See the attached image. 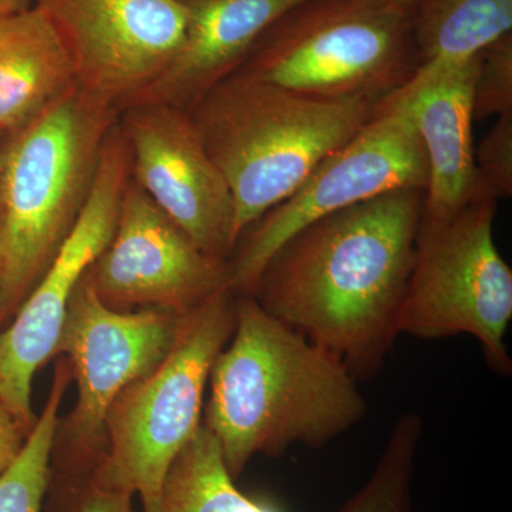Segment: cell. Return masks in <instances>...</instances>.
Wrapping results in <instances>:
<instances>
[{"label":"cell","instance_id":"obj_1","mask_svg":"<svg viewBox=\"0 0 512 512\" xmlns=\"http://www.w3.org/2000/svg\"><path fill=\"white\" fill-rule=\"evenodd\" d=\"M424 190L387 192L305 225L268 259L248 295L269 315L372 379L400 333Z\"/></svg>","mask_w":512,"mask_h":512},{"label":"cell","instance_id":"obj_2","mask_svg":"<svg viewBox=\"0 0 512 512\" xmlns=\"http://www.w3.org/2000/svg\"><path fill=\"white\" fill-rule=\"evenodd\" d=\"M202 419L237 480L255 456L295 446L323 448L367 416L365 396L346 366L237 295L229 346L212 366Z\"/></svg>","mask_w":512,"mask_h":512},{"label":"cell","instance_id":"obj_3","mask_svg":"<svg viewBox=\"0 0 512 512\" xmlns=\"http://www.w3.org/2000/svg\"><path fill=\"white\" fill-rule=\"evenodd\" d=\"M379 104L325 99L231 74L187 110L231 192L237 242L359 133Z\"/></svg>","mask_w":512,"mask_h":512},{"label":"cell","instance_id":"obj_4","mask_svg":"<svg viewBox=\"0 0 512 512\" xmlns=\"http://www.w3.org/2000/svg\"><path fill=\"white\" fill-rule=\"evenodd\" d=\"M119 111L77 84L0 153L3 264L0 328L52 264L92 191Z\"/></svg>","mask_w":512,"mask_h":512},{"label":"cell","instance_id":"obj_5","mask_svg":"<svg viewBox=\"0 0 512 512\" xmlns=\"http://www.w3.org/2000/svg\"><path fill=\"white\" fill-rule=\"evenodd\" d=\"M413 0H305L259 39L241 76L325 99L380 103L419 69Z\"/></svg>","mask_w":512,"mask_h":512},{"label":"cell","instance_id":"obj_6","mask_svg":"<svg viewBox=\"0 0 512 512\" xmlns=\"http://www.w3.org/2000/svg\"><path fill=\"white\" fill-rule=\"evenodd\" d=\"M237 293L225 289L181 320L168 355L131 383L106 417V453L93 476L101 484L156 503L168 468L202 424L215 360L235 328Z\"/></svg>","mask_w":512,"mask_h":512},{"label":"cell","instance_id":"obj_7","mask_svg":"<svg viewBox=\"0 0 512 512\" xmlns=\"http://www.w3.org/2000/svg\"><path fill=\"white\" fill-rule=\"evenodd\" d=\"M497 207V201L480 198L446 222L420 227L400 333L424 340L471 336L488 366L511 376L505 336L512 271L495 245Z\"/></svg>","mask_w":512,"mask_h":512},{"label":"cell","instance_id":"obj_8","mask_svg":"<svg viewBox=\"0 0 512 512\" xmlns=\"http://www.w3.org/2000/svg\"><path fill=\"white\" fill-rule=\"evenodd\" d=\"M185 315L164 309L116 311L101 301L89 275L73 293L55 356L67 360L77 402L59 421L50 470L89 473L106 453V417L131 383L168 355Z\"/></svg>","mask_w":512,"mask_h":512},{"label":"cell","instance_id":"obj_9","mask_svg":"<svg viewBox=\"0 0 512 512\" xmlns=\"http://www.w3.org/2000/svg\"><path fill=\"white\" fill-rule=\"evenodd\" d=\"M427 177L426 154L412 120L380 101L359 133L242 232L228 259L232 291L251 293L268 259L305 225L390 191L426 190Z\"/></svg>","mask_w":512,"mask_h":512},{"label":"cell","instance_id":"obj_10","mask_svg":"<svg viewBox=\"0 0 512 512\" xmlns=\"http://www.w3.org/2000/svg\"><path fill=\"white\" fill-rule=\"evenodd\" d=\"M130 178V151L116 124L79 220L8 328L0 330V397L29 433L37 420L33 376L55 356L73 293L113 237Z\"/></svg>","mask_w":512,"mask_h":512},{"label":"cell","instance_id":"obj_11","mask_svg":"<svg viewBox=\"0 0 512 512\" xmlns=\"http://www.w3.org/2000/svg\"><path fill=\"white\" fill-rule=\"evenodd\" d=\"M69 50L84 92L121 111L183 43L185 0H33Z\"/></svg>","mask_w":512,"mask_h":512},{"label":"cell","instance_id":"obj_12","mask_svg":"<svg viewBox=\"0 0 512 512\" xmlns=\"http://www.w3.org/2000/svg\"><path fill=\"white\" fill-rule=\"evenodd\" d=\"M116 311L187 315L231 288L228 261L205 254L130 178L109 245L87 272Z\"/></svg>","mask_w":512,"mask_h":512},{"label":"cell","instance_id":"obj_13","mask_svg":"<svg viewBox=\"0 0 512 512\" xmlns=\"http://www.w3.org/2000/svg\"><path fill=\"white\" fill-rule=\"evenodd\" d=\"M131 180L205 254L228 261L235 244L234 201L187 110L131 104L117 120Z\"/></svg>","mask_w":512,"mask_h":512},{"label":"cell","instance_id":"obj_14","mask_svg":"<svg viewBox=\"0 0 512 512\" xmlns=\"http://www.w3.org/2000/svg\"><path fill=\"white\" fill-rule=\"evenodd\" d=\"M480 56L420 66L402 89L384 99L409 116L426 154L429 177L420 227L446 222L474 200L473 92Z\"/></svg>","mask_w":512,"mask_h":512},{"label":"cell","instance_id":"obj_15","mask_svg":"<svg viewBox=\"0 0 512 512\" xmlns=\"http://www.w3.org/2000/svg\"><path fill=\"white\" fill-rule=\"evenodd\" d=\"M185 2L188 25L180 49L131 104H168L190 110L215 84L237 72L259 39L305 0Z\"/></svg>","mask_w":512,"mask_h":512},{"label":"cell","instance_id":"obj_16","mask_svg":"<svg viewBox=\"0 0 512 512\" xmlns=\"http://www.w3.org/2000/svg\"><path fill=\"white\" fill-rule=\"evenodd\" d=\"M77 84L72 56L42 9L0 20V134L29 126Z\"/></svg>","mask_w":512,"mask_h":512},{"label":"cell","instance_id":"obj_17","mask_svg":"<svg viewBox=\"0 0 512 512\" xmlns=\"http://www.w3.org/2000/svg\"><path fill=\"white\" fill-rule=\"evenodd\" d=\"M512 33V0H421L413 23L420 66L480 56Z\"/></svg>","mask_w":512,"mask_h":512},{"label":"cell","instance_id":"obj_18","mask_svg":"<svg viewBox=\"0 0 512 512\" xmlns=\"http://www.w3.org/2000/svg\"><path fill=\"white\" fill-rule=\"evenodd\" d=\"M143 512H281L238 490L217 439L200 429L175 457L157 501Z\"/></svg>","mask_w":512,"mask_h":512},{"label":"cell","instance_id":"obj_19","mask_svg":"<svg viewBox=\"0 0 512 512\" xmlns=\"http://www.w3.org/2000/svg\"><path fill=\"white\" fill-rule=\"evenodd\" d=\"M56 357L55 377L45 407L18 457L0 474V512H42L49 488L59 410L72 382L69 363L63 356Z\"/></svg>","mask_w":512,"mask_h":512},{"label":"cell","instance_id":"obj_20","mask_svg":"<svg viewBox=\"0 0 512 512\" xmlns=\"http://www.w3.org/2000/svg\"><path fill=\"white\" fill-rule=\"evenodd\" d=\"M421 436L423 420L419 414L400 416L375 470L338 512H414L413 481Z\"/></svg>","mask_w":512,"mask_h":512},{"label":"cell","instance_id":"obj_21","mask_svg":"<svg viewBox=\"0 0 512 512\" xmlns=\"http://www.w3.org/2000/svg\"><path fill=\"white\" fill-rule=\"evenodd\" d=\"M474 200L500 201L512 195V113L497 117L474 150Z\"/></svg>","mask_w":512,"mask_h":512},{"label":"cell","instance_id":"obj_22","mask_svg":"<svg viewBox=\"0 0 512 512\" xmlns=\"http://www.w3.org/2000/svg\"><path fill=\"white\" fill-rule=\"evenodd\" d=\"M50 512H133V495L101 484L92 471L66 474L50 471Z\"/></svg>","mask_w":512,"mask_h":512},{"label":"cell","instance_id":"obj_23","mask_svg":"<svg viewBox=\"0 0 512 512\" xmlns=\"http://www.w3.org/2000/svg\"><path fill=\"white\" fill-rule=\"evenodd\" d=\"M473 113L474 121L512 113V33L481 53Z\"/></svg>","mask_w":512,"mask_h":512},{"label":"cell","instance_id":"obj_24","mask_svg":"<svg viewBox=\"0 0 512 512\" xmlns=\"http://www.w3.org/2000/svg\"><path fill=\"white\" fill-rule=\"evenodd\" d=\"M29 431L0 397V474L18 457Z\"/></svg>","mask_w":512,"mask_h":512},{"label":"cell","instance_id":"obj_25","mask_svg":"<svg viewBox=\"0 0 512 512\" xmlns=\"http://www.w3.org/2000/svg\"><path fill=\"white\" fill-rule=\"evenodd\" d=\"M32 5L33 0H0V20L16 15Z\"/></svg>","mask_w":512,"mask_h":512},{"label":"cell","instance_id":"obj_26","mask_svg":"<svg viewBox=\"0 0 512 512\" xmlns=\"http://www.w3.org/2000/svg\"><path fill=\"white\" fill-rule=\"evenodd\" d=\"M3 264H5V255H3V224L2 212H0V279H2Z\"/></svg>","mask_w":512,"mask_h":512},{"label":"cell","instance_id":"obj_27","mask_svg":"<svg viewBox=\"0 0 512 512\" xmlns=\"http://www.w3.org/2000/svg\"><path fill=\"white\" fill-rule=\"evenodd\" d=\"M413 2L419 3L420 5L421 0H413Z\"/></svg>","mask_w":512,"mask_h":512}]
</instances>
